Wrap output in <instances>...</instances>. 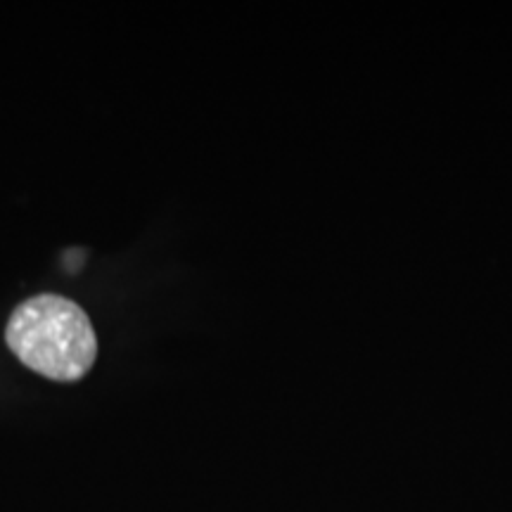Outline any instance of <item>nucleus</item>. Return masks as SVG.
Listing matches in <instances>:
<instances>
[{"instance_id": "obj_1", "label": "nucleus", "mask_w": 512, "mask_h": 512, "mask_svg": "<svg viewBox=\"0 0 512 512\" xmlns=\"http://www.w3.org/2000/svg\"><path fill=\"white\" fill-rule=\"evenodd\" d=\"M5 342L24 366L57 382L81 380L98 358V337L88 313L60 294H38L19 304Z\"/></svg>"}]
</instances>
